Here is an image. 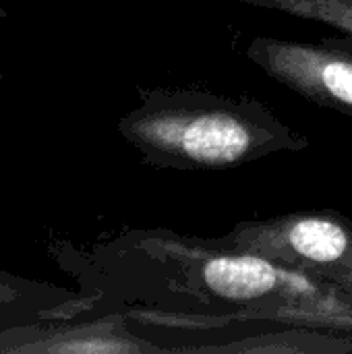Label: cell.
<instances>
[{"label":"cell","mask_w":352,"mask_h":354,"mask_svg":"<svg viewBox=\"0 0 352 354\" xmlns=\"http://www.w3.org/2000/svg\"><path fill=\"white\" fill-rule=\"evenodd\" d=\"M156 266L160 307L185 317H334L352 303L326 282L216 239L154 232L143 241Z\"/></svg>","instance_id":"cell-1"},{"label":"cell","mask_w":352,"mask_h":354,"mask_svg":"<svg viewBox=\"0 0 352 354\" xmlns=\"http://www.w3.org/2000/svg\"><path fill=\"white\" fill-rule=\"evenodd\" d=\"M122 133L147 162L180 172H222L309 147L263 102L193 87L149 89Z\"/></svg>","instance_id":"cell-2"},{"label":"cell","mask_w":352,"mask_h":354,"mask_svg":"<svg viewBox=\"0 0 352 354\" xmlns=\"http://www.w3.org/2000/svg\"><path fill=\"white\" fill-rule=\"evenodd\" d=\"M216 241L313 276L352 303V222L338 212H297L241 222Z\"/></svg>","instance_id":"cell-3"},{"label":"cell","mask_w":352,"mask_h":354,"mask_svg":"<svg viewBox=\"0 0 352 354\" xmlns=\"http://www.w3.org/2000/svg\"><path fill=\"white\" fill-rule=\"evenodd\" d=\"M247 56L268 77L305 100L352 116V37L342 33L319 41L255 37Z\"/></svg>","instance_id":"cell-4"},{"label":"cell","mask_w":352,"mask_h":354,"mask_svg":"<svg viewBox=\"0 0 352 354\" xmlns=\"http://www.w3.org/2000/svg\"><path fill=\"white\" fill-rule=\"evenodd\" d=\"M189 351H207V353H349L352 351V340L332 338L322 334H280V336H259L253 342H237L222 346H193Z\"/></svg>","instance_id":"cell-5"},{"label":"cell","mask_w":352,"mask_h":354,"mask_svg":"<svg viewBox=\"0 0 352 354\" xmlns=\"http://www.w3.org/2000/svg\"><path fill=\"white\" fill-rule=\"evenodd\" d=\"M324 23L352 37V0H232Z\"/></svg>","instance_id":"cell-6"}]
</instances>
